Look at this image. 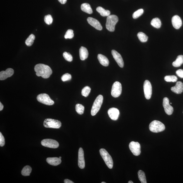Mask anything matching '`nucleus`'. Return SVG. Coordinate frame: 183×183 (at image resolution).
Here are the masks:
<instances>
[{
    "mask_svg": "<svg viewBox=\"0 0 183 183\" xmlns=\"http://www.w3.org/2000/svg\"><path fill=\"white\" fill-rule=\"evenodd\" d=\"M34 70L38 76H41L43 78H48L52 73V71L50 66L43 64H38L34 67Z\"/></svg>",
    "mask_w": 183,
    "mask_h": 183,
    "instance_id": "1",
    "label": "nucleus"
},
{
    "mask_svg": "<svg viewBox=\"0 0 183 183\" xmlns=\"http://www.w3.org/2000/svg\"><path fill=\"white\" fill-rule=\"evenodd\" d=\"M118 21V17L115 15H110L107 19L106 27L107 30L110 32H114L115 26Z\"/></svg>",
    "mask_w": 183,
    "mask_h": 183,
    "instance_id": "2",
    "label": "nucleus"
},
{
    "mask_svg": "<svg viewBox=\"0 0 183 183\" xmlns=\"http://www.w3.org/2000/svg\"><path fill=\"white\" fill-rule=\"evenodd\" d=\"M149 129L152 132L158 133L163 131L165 129V127L161 121L155 120L150 124Z\"/></svg>",
    "mask_w": 183,
    "mask_h": 183,
    "instance_id": "3",
    "label": "nucleus"
},
{
    "mask_svg": "<svg viewBox=\"0 0 183 183\" xmlns=\"http://www.w3.org/2000/svg\"><path fill=\"white\" fill-rule=\"evenodd\" d=\"M103 97L102 95H98L95 100L93 104L91 110V114L93 116H94L97 114L103 104Z\"/></svg>",
    "mask_w": 183,
    "mask_h": 183,
    "instance_id": "4",
    "label": "nucleus"
},
{
    "mask_svg": "<svg viewBox=\"0 0 183 183\" xmlns=\"http://www.w3.org/2000/svg\"><path fill=\"white\" fill-rule=\"evenodd\" d=\"M100 154L103 158L107 167L111 169L113 167V161L111 156L108 152L104 149H101L100 151Z\"/></svg>",
    "mask_w": 183,
    "mask_h": 183,
    "instance_id": "5",
    "label": "nucleus"
},
{
    "mask_svg": "<svg viewBox=\"0 0 183 183\" xmlns=\"http://www.w3.org/2000/svg\"><path fill=\"white\" fill-rule=\"evenodd\" d=\"M43 126L46 128L59 129L62 126V123L59 120L47 118L43 122Z\"/></svg>",
    "mask_w": 183,
    "mask_h": 183,
    "instance_id": "6",
    "label": "nucleus"
},
{
    "mask_svg": "<svg viewBox=\"0 0 183 183\" xmlns=\"http://www.w3.org/2000/svg\"><path fill=\"white\" fill-rule=\"evenodd\" d=\"M37 99L39 103L46 104V105L52 106L54 104V102L49 96L46 94H41L37 96Z\"/></svg>",
    "mask_w": 183,
    "mask_h": 183,
    "instance_id": "7",
    "label": "nucleus"
},
{
    "mask_svg": "<svg viewBox=\"0 0 183 183\" xmlns=\"http://www.w3.org/2000/svg\"><path fill=\"white\" fill-rule=\"evenodd\" d=\"M122 92V86L118 81L115 82L112 86L111 94L113 97L117 98L120 96Z\"/></svg>",
    "mask_w": 183,
    "mask_h": 183,
    "instance_id": "8",
    "label": "nucleus"
},
{
    "mask_svg": "<svg viewBox=\"0 0 183 183\" xmlns=\"http://www.w3.org/2000/svg\"><path fill=\"white\" fill-rule=\"evenodd\" d=\"M130 149L134 155L139 156L141 153L140 144L137 142L132 141L129 145Z\"/></svg>",
    "mask_w": 183,
    "mask_h": 183,
    "instance_id": "9",
    "label": "nucleus"
},
{
    "mask_svg": "<svg viewBox=\"0 0 183 183\" xmlns=\"http://www.w3.org/2000/svg\"><path fill=\"white\" fill-rule=\"evenodd\" d=\"M41 144L45 147L53 149H56L59 146V142L56 140L50 139H43L41 141Z\"/></svg>",
    "mask_w": 183,
    "mask_h": 183,
    "instance_id": "10",
    "label": "nucleus"
},
{
    "mask_svg": "<svg viewBox=\"0 0 183 183\" xmlns=\"http://www.w3.org/2000/svg\"><path fill=\"white\" fill-rule=\"evenodd\" d=\"M144 89L145 98L147 100H150L152 94V87L149 80L145 81L144 85Z\"/></svg>",
    "mask_w": 183,
    "mask_h": 183,
    "instance_id": "11",
    "label": "nucleus"
},
{
    "mask_svg": "<svg viewBox=\"0 0 183 183\" xmlns=\"http://www.w3.org/2000/svg\"><path fill=\"white\" fill-rule=\"evenodd\" d=\"M163 106L164 107V111L167 114L169 115L172 114L173 112V108L170 105L169 100L168 98L165 97L164 98Z\"/></svg>",
    "mask_w": 183,
    "mask_h": 183,
    "instance_id": "12",
    "label": "nucleus"
},
{
    "mask_svg": "<svg viewBox=\"0 0 183 183\" xmlns=\"http://www.w3.org/2000/svg\"><path fill=\"white\" fill-rule=\"evenodd\" d=\"M78 165L81 169H83L85 166V158L83 149L80 147L78 151Z\"/></svg>",
    "mask_w": 183,
    "mask_h": 183,
    "instance_id": "13",
    "label": "nucleus"
},
{
    "mask_svg": "<svg viewBox=\"0 0 183 183\" xmlns=\"http://www.w3.org/2000/svg\"><path fill=\"white\" fill-rule=\"evenodd\" d=\"M111 52L113 58L119 66L121 68H123L124 64V60L120 54L115 50H112Z\"/></svg>",
    "mask_w": 183,
    "mask_h": 183,
    "instance_id": "14",
    "label": "nucleus"
},
{
    "mask_svg": "<svg viewBox=\"0 0 183 183\" xmlns=\"http://www.w3.org/2000/svg\"><path fill=\"white\" fill-rule=\"evenodd\" d=\"M87 20L90 25L96 29L99 30H102V26L97 20L93 18L92 17H89L87 19Z\"/></svg>",
    "mask_w": 183,
    "mask_h": 183,
    "instance_id": "15",
    "label": "nucleus"
},
{
    "mask_svg": "<svg viewBox=\"0 0 183 183\" xmlns=\"http://www.w3.org/2000/svg\"><path fill=\"white\" fill-rule=\"evenodd\" d=\"M14 73V71L11 68H8L5 71H2L0 72V80H5L8 78L12 76Z\"/></svg>",
    "mask_w": 183,
    "mask_h": 183,
    "instance_id": "16",
    "label": "nucleus"
},
{
    "mask_svg": "<svg viewBox=\"0 0 183 183\" xmlns=\"http://www.w3.org/2000/svg\"><path fill=\"white\" fill-rule=\"evenodd\" d=\"M107 113L110 118L114 120H117L120 115V111L119 110L115 107L110 109Z\"/></svg>",
    "mask_w": 183,
    "mask_h": 183,
    "instance_id": "17",
    "label": "nucleus"
},
{
    "mask_svg": "<svg viewBox=\"0 0 183 183\" xmlns=\"http://www.w3.org/2000/svg\"><path fill=\"white\" fill-rule=\"evenodd\" d=\"M172 22L173 27L176 29H179L182 25V21L181 18L177 15L174 16L172 17Z\"/></svg>",
    "mask_w": 183,
    "mask_h": 183,
    "instance_id": "18",
    "label": "nucleus"
},
{
    "mask_svg": "<svg viewBox=\"0 0 183 183\" xmlns=\"http://www.w3.org/2000/svg\"><path fill=\"white\" fill-rule=\"evenodd\" d=\"M171 90L177 94L181 93L183 91V84L181 81L177 82L175 86L171 88Z\"/></svg>",
    "mask_w": 183,
    "mask_h": 183,
    "instance_id": "19",
    "label": "nucleus"
},
{
    "mask_svg": "<svg viewBox=\"0 0 183 183\" xmlns=\"http://www.w3.org/2000/svg\"><path fill=\"white\" fill-rule=\"evenodd\" d=\"M46 162L50 165L53 166H57L62 162L61 159L57 158H49L46 159Z\"/></svg>",
    "mask_w": 183,
    "mask_h": 183,
    "instance_id": "20",
    "label": "nucleus"
},
{
    "mask_svg": "<svg viewBox=\"0 0 183 183\" xmlns=\"http://www.w3.org/2000/svg\"><path fill=\"white\" fill-rule=\"evenodd\" d=\"M80 55L81 60H84L87 59L89 56L88 50L83 46H81L80 49Z\"/></svg>",
    "mask_w": 183,
    "mask_h": 183,
    "instance_id": "21",
    "label": "nucleus"
},
{
    "mask_svg": "<svg viewBox=\"0 0 183 183\" xmlns=\"http://www.w3.org/2000/svg\"><path fill=\"white\" fill-rule=\"evenodd\" d=\"M98 59L101 65L105 66H108L109 62L107 58L101 54H99L97 56Z\"/></svg>",
    "mask_w": 183,
    "mask_h": 183,
    "instance_id": "22",
    "label": "nucleus"
},
{
    "mask_svg": "<svg viewBox=\"0 0 183 183\" xmlns=\"http://www.w3.org/2000/svg\"><path fill=\"white\" fill-rule=\"evenodd\" d=\"M81 10L87 13L91 14L93 13V10L90 5L88 3H83L81 5Z\"/></svg>",
    "mask_w": 183,
    "mask_h": 183,
    "instance_id": "23",
    "label": "nucleus"
},
{
    "mask_svg": "<svg viewBox=\"0 0 183 183\" xmlns=\"http://www.w3.org/2000/svg\"><path fill=\"white\" fill-rule=\"evenodd\" d=\"M183 63V56L180 55L177 57L175 61L173 63V66L175 67L181 66Z\"/></svg>",
    "mask_w": 183,
    "mask_h": 183,
    "instance_id": "24",
    "label": "nucleus"
},
{
    "mask_svg": "<svg viewBox=\"0 0 183 183\" xmlns=\"http://www.w3.org/2000/svg\"><path fill=\"white\" fill-rule=\"evenodd\" d=\"M97 11L103 16H108L110 15V11L108 10H106L103 8L98 7L97 8Z\"/></svg>",
    "mask_w": 183,
    "mask_h": 183,
    "instance_id": "25",
    "label": "nucleus"
},
{
    "mask_svg": "<svg viewBox=\"0 0 183 183\" xmlns=\"http://www.w3.org/2000/svg\"><path fill=\"white\" fill-rule=\"evenodd\" d=\"M151 24L153 27L157 29L160 28L161 25V20L158 18L153 19Z\"/></svg>",
    "mask_w": 183,
    "mask_h": 183,
    "instance_id": "26",
    "label": "nucleus"
},
{
    "mask_svg": "<svg viewBox=\"0 0 183 183\" xmlns=\"http://www.w3.org/2000/svg\"><path fill=\"white\" fill-rule=\"evenodd\" d=\"M31 172V168L29 165H27L23 168L21 173L23 176H30Z\"/></svg>",
    "mask_w": 183,
    "mask_h": 183,
    "instance_id": "27",
    "label": "nucleus"
},
{
    "mask_svg": "<svg viewBox=\"0 0 183 183\" xmlns=\"http://www.w3.org/2000/svg\"><path fill=\"white\" fill-rule=\"evenodd\" d=\"M138 178L141 183H147L146 175L144 171L139 170L138 173Z\"/></svg>",
    "mask_w": 183,
    "mask_h": 183,
    "instance_id": "28",
    "label": "nucleus"
},
{
    "mask_svg": "<svg viewBox=\"0 0 183 183\" xmlns=\"http://www.w3.org/2000/svg\"><path fill=\"white\" fill-rule=\"evenodd\" d=\"M35 36L33 34H31L26 39L25 43L28 46H31L33 44L34 40L35 39Z\"/></svg>",
    "mask_w": 183,
    "mask_h": 183,
    "instance_id": "29",
    "label": "nucleus"
},
{
    "mask_svg": "<svg viewBox=\"0 0 183 183\" xmlns=\"http://www.w3.org/2000/svg\"><path fill=\"white\" fill-rule=\"evenodd\" d=\"M137 36L139 40L141 42H145L147 41L148 39V36L146 34L142 32H139L137 34Z\"/></svg>",
    "mask_w": 183,
    "mask_h": 183,
    "instance_id": "30",
    "label": "nucleus"
},
{
    "mask_svg": "<svg viewBox=\"0 0 183 183\" xmlns=\"http://www.w3.org/2000/svg\"><path fill=\"white\" fill-rule=\"evenodd\" d=\"M91 89L89 86H86L82 89L81 91V94L83 96L87 97H88L90 92Z\"/></svg>",
    "mask_w": 183,
    "mask_h": 183,
    "instance_id": "31",
    "label": "nucleus"
},
{
    "mask_svg": "<svg viewBox=\"0 0 183 183\" xmlns=\"http://www.w3.org/2000/svg\"><path fill=\"white\" fill-rule=\"evenodd\" d=\"M75 109L78 114L82 115L84 113L85 107L82 104H77L75 107Z\"/></svg>",
    "mask_w": 183,
    "mask_h": 183,
    "instance_id": "32",
    "label": "nucleus"
},
{
    "mask_svg": "<svg viewBox=\"0 0 183 183\" xmlns=\"http://www.w3.org/2000/svg\"><path fill=\"white\" fill-rule=\"evenodd\" d=\"M164 80L168 82H175L178 80L177 77L174 76V75H172V76H166L164 77Z\"/></svg>",
    "mask_w": 183,
    "mask_h": 183,
    "instance_id": "33",
    "label": "nucleus"
},
{
    "mask_svg": "<svg viewBox=\"0 0 183 183\" xmlns=\"http://www.w3.org/2000/svg\"><path fill=\"white\" fill-rule=\"evenodd\" d=\"M144 10L143 9H139L136 11L133 14V17L134 19H136L141 16L144 13Z\"/></svg>",
    "mask_w": 183,
    "mask_h": 183,
    "instance_id": "34",
    "label": "nucleus"
},
{
    "mask_svg": "<svg viewBox=\"0 0 183 183\" xmlns=\"http://www.w3.org/2000/svg\"><path fill=\"white\" fill-rule=\"evenodd\" d=\"M74 34L73 31L71 29H69L66 31L65 36V39H72L73 37Z\"/></svg>",
    "mask_w": 183,
    "mask_h": 183,
    "instance_id": "35",
    "label": "nucleus"
},
{
    "mask_svg": "<svg viewBox=\"0 0 183 183\" xmlns=\"http://www.w3.org/2000/svg\"><path fill=\"white\" fill-rule=\"evenodd\" d=\"M63 56L65 60L68 62H71L73 60V57L72 55L68 52H64Z\"/></svg>",
    "mask_w": 183,
    "mask_h": 183,
    "instance_id": "36",
    "label": "nucleus"
},
{
    "mask_svg": "<svg viewBox=\"0 0 183 183\" xmlns=\"http://www.w3.org/2000/svg\"><path fill=\"white\" fill-rule=\"evenodd\" d=\"M44 20L46 24L50 25L53 22V19L51 15H48L45 16Z\"/></svg>",
    "mask_w": 183,
    "mask_h": 183,
    "instance_id": "37",
    "label": "nucleus"
},
{
    "mask_svg": "<svg viewBox=\"0 0 183 183\" xmlns=\"http://www.w3.org/2000/svg\"><path fill=\"white\" fill-rule=\"evenodd\" d=\"M72 78L71 75L69 73H66L63 75L61 79L63 81H66L70 80Z\"/></svg>",
    "mask_w": 183,
    "mask_h": 183,
    "instance_id": "38",
    "label": "nucleus"
},
{
    "mask_svg": "<svg viewBox=\"0 0 183 183\" xmlns=\"http://www.w3.org/2000/svg\"><path fill=\"white\" fill-rule=\"evenodd\" d=\"M5 139L1 132H0V146L3 147L5 144Z\"/></svg>",
    "mask_w": 183,
    "mask_h": 183,
    "instance_id": "39",
    "label": "nucleus"
},
{
    "mask_svg": "<svg viewBox=\"0 0 183 183\" xmlns=\"http://www.w3.org/2000/svg\"><path fill=\"white\" fill-rule=\"evenodd\" d=\"M176 74L180 77L183 78V69H179L177 70Z\"/></svg>",
    "mask_w": 183,
    "mask_h": 183,
    "instance_id": "40",
    "label": "nucleus"
},
{
    "mask_svg": "<svg viewBox=\"0 0 183 183\" xmlns=\"http://www.w3.org/2000/svg\"><path fill=\"white\" fill-rule=\"evenodd\" d=\"M64 182L65 183H74L72 181H70V180H69L68 179H65L64 180Z\"/></svg>",
    "mask_w": 183,
    "mask_h": 183,
    "instance_id": "41",
    "label": "nucleus"
},
{
    "mask_svg": "<svg viewBox=\"0 0 183 183\" xmlns=\"http://www.w3.org/2000/svg\"><path fill=\"white\" fill-rule=\"evenodd\" d=\"M61 4H65L66 3L67 0H58Z\"/></svg>",
    "mask_w": 183,
    "mask_h": 183,
    "instance_id": "42",
    "label": "nucleus"
},
{
    "mask_svg": "<svg viewBox=\"0 0 183 183\" xmlns=\"http://www.w3.org/2000/svg\"><path fill=\"white\" fill-rule=\"evenodd\" d=\"M4 108V106L2 103L0 102V111H1Z\"/></svg>",
    "mask_w": 183,
    "mask_h": 183,
    "instance_id": "43",
    "label": "nucleus"
},
{
    "mask_svg": "<svg viewBox=\"0 0 183 183\" xmlns=\"http://www.w3.org/2000/svg\"><path fill=\"white\" fill-rule=\"evenodd\" d=\"M128 183H133V182L132 181H130L128 182Z\"/></svg>",
    "mask_w": 183,
    "mask_h": 183,
    "instance_id": "44",
    "label": "nucleus"
},
{
    "mask_svg": "<svg viewBox=\"0 0 183 183\" xmlns=\"http://www.w3.org/2000/svg\"><path fill=\"white\" fill-rule=\"evenodd\" d=\"M101 183H106V182H101Z\"/></svg>",
    "mask_w": 183,
    "mask_h": 183,
    "instance_id": "45",
    "label": "nucleus"
},
{
    "mask_svg": "<svg viewBox=\"0 0 183 183\" xmlns=\"http://www.w3.org/2000/svg\"><path fill=\"white\" fill-rule=\"evenodd\" d=\"M59 158L60 159H62V157H59Z\"/></svg>",
    "mask_w": 183,
    "mask_h": 183,
    "instance_id": "46",
    "label": "nucleus"
},
{
    "mask_svg": "<svg viewBox=\"0 0 183 183\" xmlns=\"http://www.w3.org/2000/svg\"><path fill=\"white\" fill-rule=\"evenodd\" d=\"M170 104H172V103H170Z\"/></svg>",
    "mask_w": 183,
    "mask_h": 183,
    "instance_id": "47",
    "label": "nucleus"
},
{
    "mask_svg": "<svg viewBox=\"0 0 183 183\" xmlns=\"http://www.w3.org/2000/svg\"></svg>",
    "mask_w": 183,
    "mask_h": 183,
    "instance_id": "48",
    "label": "nucleus"
}]
</instances>
